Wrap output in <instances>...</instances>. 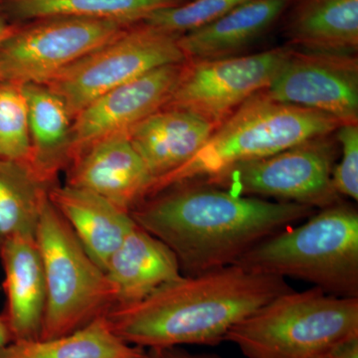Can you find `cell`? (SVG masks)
<instances>
[{
	"mask_svg": "<svg viewBox=\"0 0 358 358\" xmlns=\"http://www.w3.org/2000/svg\"><path fill=\"white\" fill-rule=\"evenodd\" d=\"M317 211L188 181L150 195L129 214L169 247L182 275H195L235 265L266 238Z\"/></svg>",
	"mask_w": 358,
	"mask_h": 358,
	"instance_id": "6da1fadb",
	"label": "cell"
},
{
	"mask_svg": "<svg viewBox=\"0 0 358 358\" xmlns=\"http://www.w3.org/2000/svg\"><path fill=\"white\" fill-rule=\"evenodd\" d=\"M292 289L284 278L231 265L183 275L138 303L113 308L106 319L124 343L145 350L217 345L235 324Z\"/></svg>",
	"mask_w": 358,
	"mask_h": 358,
	"instance_id": "7a4b0ae2",
	"label": "cell"
},
{
	"mask_svg": "<svg viewBox=\"0 0 358 358\" xmlns=\"http://www.w3.org/2000/svg\"><path fill=\"white\" fill-rule=\"evenodd\" d=\"M256 274L294 278L327 294L358 298V212L343 201L271 235L238 260Z\"/></svg>",
	"mask_w": 358,
	"mask_h": 358,
	"instance_id": "3957f363",
	"label": "cell"
},
{
	"mask_svg": "<svg viewBox=\"0 0 358 358\" xmlns=\"http://www.w3.org/2000/svg\"><path fill=\"white\" fill-rule=\"evenodd\" d=\"M341 124L331 115L277 102L260 92L219 124L192 159L155 181L147 197L169 186L206 180L230 167L333 134Z\"/></svg>",
	"mask_w": 358,
	"mask_h": 358,
	"instance_id": "277c9868",
	"label": "cell"
},
{
	"mask_svg": "<svg viewBox=\"0 0 358 358\" xmlns=\"http://www.w3.org/2000/svg\"><path fill=\"white\" fill-rule=\"evenodd\" d=\"M358 338V298L322 289L275 296L235 324L225 341L248 358H327Z\"/></svg>",
	"mask_w": 358,
	"mask_h": 358,
	"instance_id": "5b68a950",
	"label": "cell"
},
{
	"mask_svg": "<svg viewBox=\"0 0 358 358\" xmlns=\"http://www.w3.org/2000/svg\"><path fill=\"white\" fill-rule=\"evenodd\" d=\"M36 240L47 289L39 339L74 333L106 317L115 306L114 286L49 197L40 215Z\"/></svg>",
	"mask_w": 358,
	"mask_h": 358,
	"instance_id": "8992f818",
	"label": "cell"
},
{
	"mask_svg": "<svg viewBox=\"0 0 358 358\" xmlns=\"http://www.w3.org/2000/svg\"><path fill=\"white\" fill-rule=\"evenodd\" d=\"M329 136H320L270 157L238 164L200 181L244 196L322 209L343 201L334 189L333 171L338 148Z\"/></svg>",
	"mask_w": 358,
	"mask_h": 358,
	"instance_id": "52a82bcc",
	"label": "cell"
},
{
	"mask_svg": "<svg viewBox=\"0 0 358 358\" xmlns=\"http://www.w3.org/2000/svg\"><path fill=\"white\" fill-rule=\"evenodd\" d=\"M180 35L136 23L85 56L46 84L67 106L73 120L95 99L162 66L185 62Z\"/></svg>",
	"mask_w": 358,
	"mask_h": 358,
	"instance_id": "ba28073f",
	"label": "cell"
},
{
	"mask_svg": "<svg viewBox=\"0 0 358 358\" xmlns=\"http://www.w3.org/2000/svg\"><path fill=\"white\" fill-rule=\"evenodd\" d=\"M131 26L72 16L18 23L0 42V81L46 85Z\"/></svg>",
	"mask_w": 358,
	"mask_h": 358,
	"instance_id": "9c48e42d",
	"label": "cell"
},
{
	"mask_svg": "<svg viewBox=\"0 0 358 358\" xmlns=\"http://www.w3.org/2000/svg\"><path fill=\"white\" fill-rule=\"evenodd\" d=\"M294 48L289 45L251 55L185 61L164 108L186 110L215 126L270 86Z\"/></svg>",
	"mask_w": 358,
	"mask_h": 358,
	"instance_id": "30bf717a",
	"label": "cell"
},
{
	"mask_svg": "<svg viewBox=\"0 0 358 358\" xmlns=\"http://www.w3.org/2000/svg\"><path fill=\"white\" fill-rule=\"evenodd\" d=\"M261 93L277 102L324 113L343 124L358 122L357 55L294 48Z\"/></svg>",
	"mask_w": 358,
	"mask_h": 358,
	"instance_id": "8fae6325",
	"label": "cell"
},
{
	"mask_svg": "<svg viewBox=\"0 0 358 358\" xmlns=\"http://www.w3.org/2000/svg\"><path fill=\"white\" fill-rule=\"evenodd\" d=\"M185 63L150 71L110 90L86 106L73 120L71 162L96 141L127 133L162 109L178 83Z\"/></svg>",
	"mask_w": 358,
	"mask_h": 358,
	"instance_id": "7c38bea8",
	"label": "cell"
},
{
	"mask_svg": "<svg viewBox=\"0 0 358 358\" xmlns=\"http://www.w3.org/2000/svg\"><path fill=\"white\" fill-rule=\"evenodd\" d=\"M66 173L65 185L96 193L129 213L147 199L152 183L127 133L90 145L71 162Z\"/></svg>",
	"mask_w": 358,
	"mask_h": 358,
	"instance_id": "4fadbf2b",
	"label": "cell"
},
{
	"mask_svg": "<svg viewBox=\"0 0 358 358\" xmlns=\"http://www.w3.org/2000/svg\"><path fill=\"white\" fill-rule=\"evenodd\" d=\"M0 262L6 294V305L0 315L8 327L11 341L39 339L47 289L36 235L9 240L0 251Z\"/></svg>",
	"mask_w": 358,
	"mask_h": 358,
	"instance_id": "5bb4252c",
	"label": "cell"
},
{
	"mask_svg": "<svg viewBox=\"0 0 358 358\" xmlns=\"http://www.w3.org/2000/svg\"><path fill=\"white\" fill-rule=\"evenodd\" d=\"M215 129L192 113L162 108L136 124L127 134L154 183L192 159Z\"/></svg>",
	"mask_w": 358,
	"mask_h": 358,
	"instance_id": "9a60e30c",
	"label": "cell"
},
{
	"mask_svg": "<svg viewBox=\"0 0 358 358\" xmlns=\"http://www.w3.org/2000/svg\"><path fill=\"white\" fill-rule=\"evenodd\" d=\"M48 197L87 253L105 271L110 257L136 227L131 214L96 193L68 185L52 186Z\"/></svg>",
	"mask_w": 358,
	"mask_h": 358,
	"instance_id": "2e32d148",
	"label": "cell"
},
{
	"mask_svg": "<svg viewBox=\"0 0 358 358\" xmlns=\"http://www.w3.org/2000/svg\"><path fill=\"white\" fill-rule=\"evenodd\" d=\"M105 272L115 289V307L138 303L183 275L169 247L138 225L110 257Z\"/></svg>",
	"mask_w": 358,
	"mask_h": 358,
	"instance_id": "e0dca14e",
	"label": "cell"
},
{
	"mask_svg": "<svg viewBox=\"0 0 358 358\" xmlns=\"http://www.w3.org/2000/svg\"><path fill=\"white\" fill-rule=\"evenodd\" d=\"M291 0H250L208 24L181 35L186 61L237 55L282 20Z\"/></svg>",
	"mask_w": 358,
	"mask_h": 358,
	"instance_id": "ac0fdd59",
	"label": "cell"
},
{
	"mask_svg": "<svg viewBox=\"0 0 358 358\" xmlns=\"http://www.w3.org/2000/svg\"><path fill=\"white\" fill-rule=\"evenodd\" d=\"M282 17L294 49L357 53L358 0H291Z\"/></svg>",
	"mask_w": 358,
	"mask_h": 358,
	"instance_id": "d6986e66",
	"label": "cell"
},
{
	"mask_svg": "<svg viewBox=\"0 0 358 358\" xmlns=\"http://www.w3.org/2000/svg\"><path fill=\"white\" fill-rule=\"evenodd\" d=\"M27 102L33 173L45 185H57L72 159L73 117L64 101L46 85H23Z\"/></svg>",
	"mask_w": 358,
	"mask_h": 358,
	"instance_id": "ffe728a7",
	"label": "cell"
},
{
	"mask_svg": "<svg viewBox=\"0 0 358 358\" xmlns=\"http://www.w3.org/2000/svg\"><path fill=\"white\" fill-rule=\"evenodd\" d=\"M186 0H3L2 10L13 23L51 16L110 20L134 25L160 9Z\"/></svg>",
	"mask_w": 358,
	"mask_h": 358,
	"instance_id": "44dd1931",
	"label": "cell"
},
{
	"mask_svg": "<svg viewBox=\"0 0 358 358\" xmlns=\"http://www.w3.org/2000/svg\"><path fill=\"white\" fill-rule=\"evenodd\" d=\"M148 352L124 343L103 317L58 338L11 341L0 350V358H143Z\"/></svg>",
	"mask_w": 358,
	"mask_h": 358,
	"instance_id": "7402d4cb",
	"label": "cell"
},
{
	"mask_svg": "<svg viewBox=\"0 0 358 358\" xmlns=\"http://www.w3.org/2000/svg\"><path fill=\"white\" fill-rule=\"evenodd\" d=\"M50 188L26 162L0 160V251L13 238L36 235Z\"/></svg>",
	"mask_w": 358,
	"mask_h": 358,
	"instance_id": "603a6c76",
	"label": "cell"
},
{
	"mask_svg": "<svg viewBox=\"0 0 358 358\" xmlns=\"http://www.w3.org/2000/svg\"><path fill=\"white\" fill-rule=\"evenodd\" d=\"M30 159L27 102L22 85L0 81V160Z\"/></svg>",
	"mask_w": 358,
	"mask_h": 358,
	"instance_id": "cb8c5ba5",
	"label": "cell"
},
{
	"mask_svg": "<svg viewBox=\"0 0 358 358\" xmlns=\"http://www.w3.org/2000/svg\"><path fill=\"white\" fill-rule=\"evenodd\" d=\"M250 0H186L150 14L141 22L171 34L183 35L222 17Z\"/></svg>",
	"mask_w": 358,
	"mask_h": 358,
	"instance_id": "d4e9b609",
	"label": "cell"
},
{
	"mask_svg": "<svg viewBox=\"0 0 358 358\" xmlns=\"http://www.w3.org/2000/svg\"><path fill=\"white\" fill-rule=\"evenodd\" d=\"M336 140L341 148V159L333 171V185L341 197L358 200V122L341 124Z\"/></svg>",
	"mask_w": 358,
	"mask_h": 358,
	"instance_id": "484cf974",
	"label": "cell"
},
{
	"mask_svg": "<svg viewBox=\"0 0 358 358\" xmlns=\"http://www.w3.org/2000/svg\"><path fill=\"white\" fill-rule=\"evenodd\" d=\"M159 353L160 358H222L217 355H211V353L190 352L180 346L160 350Z\"/></svg>",
	"mask_w": 358,
	"mask_h": 358,
	"instance_id": "4316f807",
	"label": "cell"
},
{
	"mask_svg": "<svg viewBox=\"0 0 358 358\" xmlns=\"http://www.w3.org/2000/svg\"><path fill=\"white\" fill-rule=\"evenodd\" d=\"M327 358H358V338L338 346Z\"/></svg>",
	"mask_w": 358,
	"mask_h": 358,
	"instance_id": "83f0119b",
	"label": "cell"
},
{
	"mask_svg": "<svg viewBox=\"0 0 358 358\" xmlns=\"http://www.w3.org/2000/svg\"><path fill=\"white\" fill-rule=\"evenodd\" d=\"M17 24L18 23H13L7 18L6 13L0 6V42L11 34L15 30Z\"/></svg>",
	"mask_w": 358,
	"mask_h": 358,
	"instance_id": "f1b7e54d",
	"label": "cell"
},
{
	"mask_svg": "<svg viewBox=\"0 0 358 358\" xmlns=\"http://www.w3.org/2000/svg\"><path fill=\"white\" fill-rule=\"evenodd\" d=\"M11 343V336L9 334L8 327H7L3 317L0 315V350L4 346Z\"/></svg>",
	"mask_w": 358,
	"mask_h": 358,
	"instance_id": "f546056e",
	"label": "cell"
},
{
	"mask_svg": "<svg viewBox=\"0 0 358 358\" xmlns=\"http://www.w3.org/2000/svg\"><path fill=\"white\" fill-rule=\"evenodd\" d=\"M143 358H160L159 350H148V355H145V357H143Z\"/></svg>",
	"mask_w": 358,
	"mask_h": 358,
	"instance_id": "4dcf8cb0",
	"label": "cell"
},
{
	"mask_svg": "<svg viewBox=\"0 0 358 358\" xmlns=\"http://www.w3.org/2000/svg\"><path fill=\"white\" fill-rule=\"evenodd\" d=\"M3 1V0H0V2Z\"/></svg>",
	"mask_w": 358,
	"mask_h": 358,
	"instance_id": "1f68e13d",
	"label": "cell"
}]
</instances>
